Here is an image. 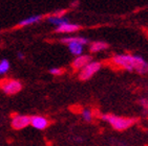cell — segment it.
Segmentation results:
<instances>
[{
    "label": "cell",
    "mask_w": 148,
    "mask_h": 146,
    "mask_svg": "<svg viewBox=\"0 0 148 146\" xmlns=\"http://www.w3.org/2000/svg\"><path fill=\"white\" fill-rule=\"evenodd\" d=\"M61 43L66 44V45H69L71 43H78V44H81L83 46L88 43V40L85 39V38H82V36H69V38L61 39Z\"/></svg>",
    "instance_id": "10"
},
{
    "label": "cell",
    "mask_w": 148,
    "mask_h": 146,
    "mask_svg": "<svg viewBox=\"0 0 148 146\" xmlns=\"http://www.w3.org/2000/svg\"><path fill=\"white\" fill-rule=\"evenodd\" d=\"M102 120L107 121L111 126L117 130H125L132 126L136 122L137 119L134 118H126V117H119V116H114L111 114H105V115L101 116Z\"/></svg>",
    "instance_id": "2"
},
{
    "label": "cell",
    "mask_w": 148,
    "mask_h": 146,
    "mask_svg": "<svg viewBox=\"0 0 148 146\" xmlns=\"http://www.w3.org/2000/svg\"><path fill=\"white\" fill-rule=\"evenodd\" d=\"M147 34H148V31H147Z\"/></svg>",
    "instance_id": "20"
},
{
    "label": "cell",
    "mask_w": 148,
    "mask_h": 146,
    "mask_svg": "<svg viewBox=\"0 0 148 146\" xmlns=\"http://www.w3.org/2000/svg\"><path fill=\"white\" fill-rule=\"evenodd\" d=\"M101 69V64L99 62H90L85 67L82 68L79 73V78L81 80H87L96 74Z\"/></svg>",
    "instance_id": "4"
},
{
    "label": "cell",
    "mask_w": 148,
    "mask_h": 146,
    "mask_svg": "<svg viewBox=\"0 0 148 146\" xmlns=\"http://www.w3.org/2000/svg\"><path fill=\"white\" fill-rule=\"evenodd\" d=\"M108 44L105 42H94L90 44V47H89V51L95 53V52H99V51H102L104 49H107L108 48Z\"/></svg>",
    "instance_id": "11"
},
{
    "label": "cell",
    "mask_w": 148,
    "mask_h": 146,
    "mask_svg": "<svg viewBox=\"0 0 148 146\" xmlns=\"http://www.w3.org/2000/svg\"><path fill=\"white\" fill-rule=\"evenodd\" d=\"M43 19L42 15H35V16H31L29 18H25V19L21 20L19 23H18L17 27H25V26L33 25L35 23L40 22L41 20Z\"/></svg>",
    "instance_id": "9"
},
{
    "label": "cell",
    "mask_w": 148,
    "mask_h": 146,
    "mask_svg": "<svg viewBox=\"0 0 148 146\" xmlns=\"http://www.w3.org/2000/svg\"><path fill=\"white\" fill-rule=\"evenodd\" d=\"M11 124L14 129H23L31 124V117L26 115H15L12 118Z\"/></svg>",
    "instance_id": "5"
},
{
    "label": "cell",
    "mask_w": 148,
    "mask_h": 146,
    "mask_svg": "<svg viewBox=\"0 0 148 146\" xmlns=\"http://www.w3.org/2000/svg\"><path fill=\"white\" fill-rule=\"evenodd\" d=\"M31 125L36 129L43 130V129H45L49 127V120L46 118V117H43V116H40V115L32 116L31 117Z\"/></svg>",
    "instance_id": "6"
},
{
    "label": "cell",
    "mask_w": 148,
    "mask_h": 146,
    "mask_svg": "<svg viewBox=\"0 0 148 146\" xmlns=\"http://www.w3.org/2000/svg\"><path fill=\"white\" fill-rule=\"evenodd\" d=\"M47 21H49V23H51V24L56 25L57 27L63 25V24H65V23H69V20H67V18H65V17L56 18V17H51V16H49V17L47 18Z\"/></svg>",
    "instance_id": "13"
},
{
    "label": "cell",
    "mask_w": 148,
    "mask_h": 146,
    "mask_svg": "<svg viewBox=\"0 0 148 146\" xmlns=\"http://www.w3.org/2000/svg\"><path fill=\"white\" fill-rule=\"evenodd\" d=\"M64 71L65 70H64L63 68H51V70H49V72H51L53 75L59 76V75H61V74H63Z\"/></svg>",
    "instance_id": "16"
},
{
    "label": "cell",
    "mask_w": 148,
    "mask_h": 146,
    "mask_svg": "<svg viewBox=\"0 0 148 146\" xmlns=\"http://www.w3.org/2000/svg\"><path fill=\"white\" fill-rule=\"evenodd\" d=\"M10 67H11V64L8 59H1L0 61V75L8 72L10 70Z\"/></svg>",
    "instance_id": "14"
},
{
    "label": "cell",
    "mask_w": 148,
    "mask_h": 146,
    "mask_svg": "<svg viewBox=\"0 0 148 146\" xmlns=\"http://www.w3.org/2000/svg\"><path fill=\"white\" fill-rule=\"evenodd\" d=\"M69 49L71 51V53L74 54V55H82V52H83V46L81 44H78V43H71L69 44Z\"/></svg>",
    "instance_id": "12"
},
{
    "label": "cell",
    "mask_w": 148,
    "mask_h": 146,
    "mask_svg": "<svg viewBox=\"0 0 148 146\" xmlns=\"http://www.w3.org/2000/svg\"><path fill=\"white\" fill-rule=\"evenodd\" d=\"M65 13H66V9H61V11H57L56 13H53L51 16V17H56V18H62V17H64Z\"/></svg>",
    "instance_id": "17"
},
{
    "label": "cell",
    "mask_w": 148,
    "mask_h": 146,
    "mask_svg": "<svg viewBox=\"0 0 148 146\" xmlns=\"http://www.w3.org/2000/svg\"><path fill=\"white\" fill-rule=\"evenodd\" d=\"M82 117L85 121L89 122V121H91V119H92V112H91L90 110H83Z\"/></svg>",
    "instance_id": "15"
},
{
    "label": "cell",
    "mask_w": 148,
    "mask_h": 146,
    "mask_svg": "<svg viewBox=\"0 0 148 146\" xmlns=\"http://www.w3.org/2000/svg\"><path fill=\"white\" fill-rule=\"evenodd\" d=\"M81 26L78 24H74V23H65L63 25L59 26L56 28V32H60V34H69V32H75V31L79 30Z\"/></svg>",
    "instance_id": "8"
},
{
    "label": "cell",
    "mask_w": 148,
    "mask_h": 146,
    "mask_svg": "<svg viewBox=\"0 0 148 146\" xmlns=\"http://www.w3.org/2000/svg\"><path fill=\"white\" fill-rule=\"evenodd\" d=\"M17 57H18V59H24V55L22 54V52H18Z\"/></svg>",
    "instance_id": "19"
},
{
    "label": "cell",
    "mask_w": 148,
    "mask_h": 146,
    "mask_svg": "<svg viewBox=\"0 0 148 146\" xmlns=\"http://www.w3.org/2000/svg\"><path fill=\"white\" fill-rule=\"evenodd\" d=\"M91 62V57L89 55H79L77 56L76 59H74V62L71 64L73 68H74L75 70H80V69H82L86 66V65H88L89 63Z\"/></svg>",
    "instance_id": "7"
},
{
    "label": "cell",
    "mask_w": 148,
    "mask_h": 146,
    "mask_svg": "<svg viewBox=\"0 0 148 146\" xmlns=\"http://www.w3.org/2000/svg\"><path fill=\"white\" fill-rule=\"evenodd\" d=\"M140 104H141L145 110H148V99H145V98L141 99V100H140Z\"/></svg>",
    "instance_id": "18"
},
{
    "label": "cell",
    "mask_w": 148,
    "mask_h": 146,
    "mask_svg": "<svg viewBox=\"0 0 148 146\" xmlns=\"http://www.w3.org/2000/svg\"><path fill=\"white\" fill-rule=\"evenodd\" d=\"M111 62L119 66L120 68H124L126 70H134L142 74L148 72V63L141 56L130 55V54L116 55L112 57Z\"/></svg>",
    "instance_id": "1"
},
{
    "label": "cell",
    "mask_w": 148,
    "mask_h": 146,
    "mask_svg": "<svg viewBox=\"0 0 148 146\" xmlns=\"http://www.w3.org/2000/svg\"><path fill=\"white\" fill-rule=\"evenodd\" d=\"M1 90L6 95H15L22 89V84L17 79H8L1 82Z\"/></svg>",
    "instance_id": "3"
}]
</instances>
